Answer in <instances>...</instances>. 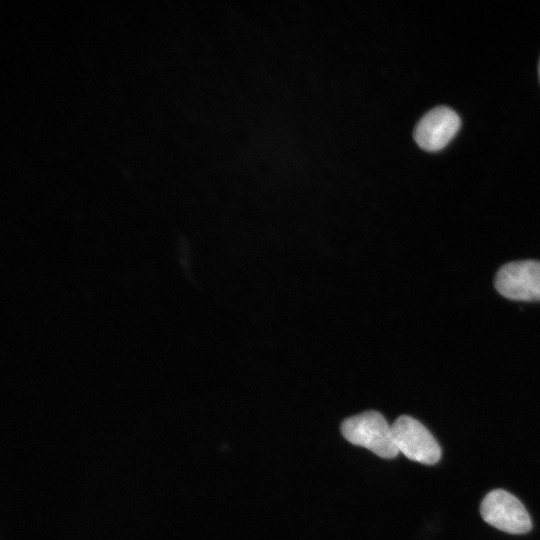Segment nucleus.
Instances as JSON below:
<instances>
[{"mask_svg": "<svg viewBox=\"0 0 540 540\" xmlns=\"http://www.w3.org/2000/svg\"><path fill=\"white\" fill-rule=\"evenodd\" d=\"M392 430L398 451L408 459L427 465L440 460L438 442L418 420L402 415L394 421Z\"/></svg>", "mask_w": 540, "mask_h": 540, "instance_id": "3", "label": "nucleus"}, {"mask_svg": "<svg viewBox=\"0 0 540 540\" xmlns=\"http://www.w3.org/2000/svg\"><path fill=\"white\" fill-rule=\"evenodd\" d=\"M494 285L505 298L516 301H540V261L521 260L503 265Z\"/></svg>", "mask_w": 540, "mask_h": 540, "instance_id": "4", "label": "nucleus"}, {"mask_svg": "<svg viewBox=\"0 0 540 540\" xmlns=\"http://www.w3.org/2000/svg\"><path fill=\"white\" fill-rule=\"evenodd\" d=\"M480 513L488 524L510 534H524L532 528L531 518L523 504L502 489L493 490L484 497Z\"/></svg>", "mask_w": 540, "mask_h": 540, "instance_id": "2", "label": "nucleus"}, {"mask_svg": "<svg viewBox=\"0 0 540 540\" xmlns=\"http://www.w3.org/2000/svg\"><path fill=\"white\" fill-rule=\"evenodd\" d=\"M539 78H540V61H539Z\"/></svg>", "mask_w": 540, "mask_h": 540, "instance_id": "6", "label": "nucleus"}, {"mask_svg": "<svg viewBox=\"0 0 540 540\" xmlns=\"http://www.w3.org/2000/svg\"><path fill=\"white\" fill-rule=\"evenodd\" d=\"M341 433L351 444L364 447L381 458L392 459L399 454L392 425L377 411H366L345 419Z\"/></svg>", "mask_w": 540, "mask_h": 540, "instance_id": "1", "label": "nucleus"}, {"mask_svg": "<svg viewBox=\"0 0 540 540\" xmlns=\"http://www.w3.org/2000/svg\"><path fill=\"white\" fill-rule=\"evenodd\" d=\"M460 126V117L454 110L438 106L419 120L414 130V139L423 150L439 151L453 139Z\"/></svg>", "mask_w": 540, "mask_h": 540, "instance_id": "5", "label": "nucleus"}]
</instances>
